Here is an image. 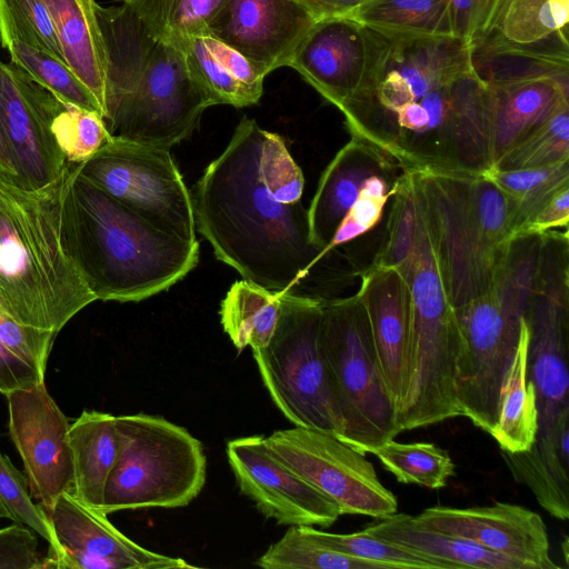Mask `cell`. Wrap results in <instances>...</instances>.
Wrapping results in <instances>:
<instances>
[{
  "instance_id": "obj_19",
  "label": "cell",
  "mask_w": 569,
  "mask_h": 569,
  "mask_svg": "<svg viewBox=\"0 0 569 569\" xmlns=\"http://www.w3.org/2000/svg\"><path fill=\"white\" fill-rule=\"evenodd\" d=\"M415 518L425 527L456 536L520 562L526 569H559L549 553L547 527L521 506L430 507Z\"/></svg>"
},
{
  "instance_id": "obj_2",
  "label": "cell",
  "mask_w": 569,
  "mask_h": 569,
  "mask_svg": "<svg viewBox=\"0 0 569 569\" xmlns=\"http://www.w3.org/2000/svg\"><path fill=\"white\" fill-rule=\"evenodd\" d=\"M72 164L43 188L0 169V305L17 321L56 335L97 300L64 228L62 200Z\"/></svg>"
},
{
  "instance_id": "obj_10",
  "label": "cell",
  "mask_w": 569,
  "mask_h": 569,
  "mask_svg": "<svg viewBox=\"0 0 569 569\" xmlns=\"http://www.w3.org/2000/svg\"><path fill=\"white\" fill-rule=\"evenodd\" d=\"M211 106L179 43L159 40L130 87L108 107L103 121L112 138L170 149L193 132Z\"/></svg>"
},
{
  "instance_id": "obj_35",
  "label": "cell",
  "mask_w": 569,
  "mask_h": 569,
  "mask_svg": "<svg viewBox=\"0 0 569 569\" xmlns=\"http://www.w3.org/2000/svg\"><path fill=\"white\" fill-rule=\"evenodd\" d=\"M371 453L401 483L440 489L455 475V463L448 452L433 443H401L392 439Z\"/></svg>"
},
{
  "instance_id": "obj_23",
  "label": "cell",
  "mask_w": 569,
  "mask_h": 569,
  "mask_svg": "<svg viewBox=\"0 0 569 569\" xmlns=\"http://www.w3.org/2000/svg\"><path fill=\"white\" fill-rule=\"evenodd\" d=\"M64 62L98 101L106 113L107 52L94 0H42Z\"/></svg>"
},
{
  "instance_id": "obj_41",
  "label": "cell",
  "mask_w": 569,
  "mask_h": 569,
  "mask_svg": "<svg viewBox=\"0 0 569 569\" xmlns=\"http://www.w3.org/2000/svg\"><path fill=\"white\" fill-rule=\"evenodd\" d=\"M306 531L323 545L342 553L380 563L386 569H439L429 559L403 547L368 533L365 529L355 533H330L303 526Z\"/></svg>"
},
{
  "instance_id": "obj_44",
  "label": "cell",
  "mask_w": 569,
  "mask_h": 569,
  "mask_svg": "<svg viewBox=\"0 0 569 569\" xmlns=\"http://www.w3.org/2000/svg\"><path fill=\"white\" fill-rule=\"evenodd\" d=\"M455 38L473 47L496 32L509 0H449Z\"/></svg>"
},
{
  "instance_id": "obj_47",
  "label": "cell",
  "mask_w": 569,
  "mask_h": 569,
  "mask_svg": "<svg viewBox=\"0 0 569 569\" xmlns=\"http://www.w3.org/2000/svg\"><path fill=\"white\" fill-rule=\"evenodd\" d=\"M203 38L214 57L258 102L263 92L266 77L236 49L210 36H203Z\"/></svg>"
},
{
  "instance_id": "obj_33",
  "label": "cell",
  "mask_w": 569,
  "mask_h": 569,
  "mask_svg": "<svg viewBox=\"0 0 569 569\" xmlns=\"http://www.w3.org/2000/svg\"><path fill=\"white\" fill-rule=\"evenodd\" d=\"M569 161V100L511 146L491 169L516 170Z\"/></svg>"
},
{
  "instance_id": "obj_7",
  "label": "cell",
  "mask_w": 569,
  "mask_h": 569,
  "mask_svg": "<svg viewBox=\"0 0 569 569\" xmlns=\"http://www.w3.org/2000/svg\"><path fill=\"white\" fill-rule=\"evenodd\" d=\"M118 455L100 511L189 505L206 482L202 443L187 429L146 413L116 416Z\"/></svg>"
},
{
  "instance_id": "obj_32",
  "label": "cell",
  "mask_w": 569,
  "mask_h": 569,
  "mask_svg": "<svg viewBox=\"0 0 569 569\" xmlns=\"http://www.w3.org/2000/svg\"><path fill=\"white\" fill-rule=\"evenodd\" d=\"M254 565L263 569H386L380 563L323 545L309 535L303 526H290Z\"/></svg>"
},
{
  "instance_id": "obj_48",
  "label": "cell",
  "mask_w": 569,
  "mask_h": 569,
  "mask_svg": "<svg viewBox=\"0 0 569 569\" xmlns=\"http://www.w3.org/2000/svg\"><path fill=\"white\" fill-rule=\"evenodd\" d=\"M224 1L226 0H178L169 39L206 36L208 22Z\"/></svg>"
},
{
  "instance_id": "obj_11",
  "label": "cell",
  "mask_w": 569,
  "mask_h": 569,
  "mask_svg": "<svg viewBox=\"0 0 569 569\" xmlns=\"http://www.w3.org/2000/svg\"><path fill=\"white\" fill-rule=\"evenodd\" d=\"M76 170L160 230L197 241L191 192L170 149L112 138Z\"/></svg>"
},
{
  "instance_id": "obj_22",
  "label": "cell",
  "mask_w": 569,
  "mask_h": 569,
  "mask_svg": "<svg viewBox=\"0 0 569 569\" xmlns=\"http://www.w3.org/2000/svg\"><path fill=\"white\" fill-rule=\"evenodd\" d=\"M485 82V81H483ZM486 83L492 161L569 100V76Z\"/></svg>"
},
{
  "instance_id": "obj_5",
  "label": "cell",
  "mask_w": 569,
  "mask_h": 569,
  "mask_svg": "<svg viewBox=\"0 0 569 569\" xmlns=\"http://www.w3.org/2000/svg\"><path fill=\"white\" fill-rule=\"evenodd\" d=\"M542 236L512 240L493 287L455 307L461 336L456 391L461 416L490 433L501 387L513 360L521 318L527 316L539 263Z\"/></svg>"
},
{
  "instance_id": "obj_24",
  "label": "cell",
  "mask_w": 569,
  "mask_h": 569,
  "mask_svg": "<svg viewBox=\"0 0 569 569\" xmlns=\"http://www.w3.org/2000/svg\"><path fill=\"white\" fill-rule=\"evenodd\" d=\"M568 28L529 44L503 39L497 32L472 47V68L487 83L539 77L569 76Z\"/></svg>"
},
{
  "instance_id": "obj_8",
  "label": "cell",
  "mask_w": 569,
  "mask_h": 569,
  "mask_svg": "<svg viewBox=\"0 0 569 569\" xmlns=\"http://www.w3.org/2000/svg\"><path fill=\"white\" fill-rule=\"evenodd\" d=\"M319 342L342 421L339 439L362 453H371L400 430L358 293L323 300Z\"/></svg>"
},
{
  "instance_id": "obj_50",
  "label": "cell",
  "mask_w": 569,
  "mask_h": 569,
  "mask_svg": "<svg viewBox=\"0 0 569 569\" xmlns=\"http://www.w3.org/2000/svg\"><path fill=\"white\" fill-rule=\"evenodd\" d=\"M44 381V375L16 356L0 341V393L26 389Z\"/></svg>"
},
{
  "instance_id": "obj_26",
  "label": "cell",
  "mask_w": 569,
  "mask_h": 569,
  "mask_svg": "<svg viewBox=\"0 0 569 569\" xmlns=\"http://www.w3.org/2000/svg\"><path fill=\"white\" fill-rule=\"evenodd\" d=\"M69 439L73 460L72 495L100 510L118 455L116 416L83 410L70 425Z\"/></svg>"
},
{
  "instance_id": "obj_30",
  "label": "cell",
  "mask_w": 569,
  "mask_h": 569,
  "mask_svg": "<svg viewBox=\"0 0 569 569\" xmlns=\"http://www.w3.org/2000/svg\"><path fill=\"white\" fill-rule=\"evenodd\" d=\"M247 280L234 282L220 306V320L238 352L268 345L279 316L280 296Z\"/></svg>"
},
{
  "instance_id": "obj_43",
  "label": "cell",
  "mask_w": 569,
  "mask_h": 569,
  "mask_svg": "<svg viewBox=\"0 0 569 569\" xmlns=\"http://www.w3.org/2000/svg\"><path fill=\"white\" fill-rule=\"evenodd\" d=\"M395 173L396 171L376 173L365 180L357 200L327 246V253H332L339 246L368 232L380 221L385 204L392 193L393 183L402 172Z\"/></svg>"
},
{
  "instance_id": "obj_34",
  "label": "cell",
  "mask_w": 569,
  "mask_h": 569,
  "mask_svg": "<svg viewBox=\"0 0 569 569\" xmlns=\"http://www.w3.org/2000/svg\"><path fill=\"white\" fill-rule=\"evenodd\" d=\"M2 47L10 53L14 66L57 98L87 110L97 111L102 117L93 94L64 61L18 39L2 43Z\"/></svg>"
},
{
  "instance_id": "obj_51",
  "label": "cell",
  "mask_w": 569,
  "mask_h": 569,
  "mask_svg": "<svg viewBox=\"0 0 569 569\" xmlns=\"http://www.w3.org/2000/svg\"><path fill=\"white\" fill-rule=\"evenodd\" d=\"M316 20L345 18L372 0H295Z\"/></svg>"
},
{
  "instance_id": "obj_27",
  "label": "cell",
  "mask_w": 569,
  "mask_h": 569,
  "mask_svg": "<svg viewBox=\"0 0 569 569\" xmlns=\"http://www.w3.org/2000/svg\"><path fill=\"white\" fill-rule=\"evenodd\" d=\"M389 40L386 70H397L407 80L413 101L473 72L472 47L457 38Z\"/></svg>"
},
{
  "instance_id": "obj_20",
  "label": "cell",
  "mask_w": 569,
  "mask_h": 569,
  "mask_svg": "<svg viewBox=\"0 0 569 569\" xmlns=\"http://www.w3.org/2000/svg\"><path fill=\"white\" fill-rule=\"evenodd\" d=\"M385 383L398 410L409 382L410 295L395 268L369 267L359 291Z\"/></svg>"
},
{
  "instance_id": "obj_31",
  "label": "cell",
  "mask_w": 569,
  "mask_h": 569,
  "mask_svg": "<svg viewBox=\"0 0 569 569\" xmlns=\"http://www.w3.org/2000/svg\"><path fill=\"white\" fill-rule=\"evenodd\" d=\"M483 176L508 199L512 241L558 190L569 186V161L516 170L490 169Z\"/></svg>"
},
{
  "instance_id": "obj_39",
  "label": "cell",
  "mask_w": 569,
  "mask_h": 569,
  "mask_svg": "<svg viewBox=\"0 0 569 569\" xmlns=\"http://www.w3.org/2000/svg\"><path fill=\"white\" fill-rule=\"evenodd\" d=\"M172 40H176L181 47L191 74L210 97L213 104L242 108L257 103L214 57L207 47L203 36Z\"/></svg>"
},
{
  "instance_id": "obj_29",
  "label": "cell",
  "mask_w": 569,
  "mask_h": 569,
  "mask_svg": "<svg viewBox=\"0 0 569 569\" xmlns=\"http://www.w3.org/2000/svg\"><path fill=\"white\" fill-rule=\"evenodd\" d=\"M345 18L393 40L455 38L449 0H372Z\"/></svg>"
},
{
  "instance_id": "obj_42",
  "label": "cell",
  "mask_w": 569,
  "mask_h": 569,
  "mask_svg": "<svg viewBox=\"0 0 569 569\" xmlns=\"http://www.w3.org/2000/svg\"><path fill=\"white\" fill-rule=\"evenodd\" d=\"M12 39L64 61L50 14L42 0H0L1 44Z\"/></svg>"
},
{
  "instance_id": "obj_15",
  "label": "cell",
  "mask_w": 569,
  "mask_h": 569,
  "mask_svg": "<svg viewBox=\"0 0 569 569\" xmlns=\"http://www.w3.org/2000/svg\"><path fill=\"white\" fill-rule=\"evenodd\" d=\"M64 101L12 62L0 61V116L18 176L33 188L57 182L70 167L51 126Z\"/></svg>"
},
{
  "instance_id": "obj_21",
  "label": "cell",
  "mask_w": 569,
  "mask_h": 569,
  "mask_svg": "<svg viewBox=\"0 0 569 569\" xmlns=\"http://www.w3.org/2000/svg\"><path fill=\"white\" fill-rule=\"evenodd\" d=\"M397 170L400 169L387 158L352 137L338 151L319 180L308 209L311 243L325 256H331L326 248L357 200L365 180L376 173Z\"/></svg>"
},
{
  "instance_id": "obj_4",
  "label": "cell",
  "mask_w": 569,
  "mask_h": 569,
  "mask_svg": "<svg viewBox=\"0 0 569 569\" xmlns=\"http://www.w3.org/2000/svg\"><path fill=\"white\" fill-rule=\"evenodd\" d=\"M407 172L412 174L453 308L488 292L511 242L503 192L483 174Z\"/></svg>"
},
{
  "instance_id": "obj_28",
  "label": "cell",
  "mask_w": 569,
  "mask_h": 569,
  "mask_svg": "<svg viewBox=\"0 0 569 569\" xmlns=\"http://www.w3.org/2000/svg\"><path fill=\"white\" fill-rule=\"evenodd\" d=\"M529 341L530 329L525 316L520 321L518 347L501 387L497 421L490 432L500 449L510 453L529 450L538 429L536 392L527 377Z\"/></svg>"
},
{
  "instance_id": "obj_12",
  "label": "cell",
  "mask_w": 569,
  "mask_h": 569,
  "mask_svg": "<svg viewBox=\"0 0 569 569\" xmlns=\"http://www.w3.org/2000/svg\"><path fill=\"white\" fill-rule=\"evenodd\" d=\"M273 456L326 497L342 515L377 519L397 512L396 496L379 480L362 452L312 428L276 430L266 437Z\"/></svg>"
},
{
  "instance_id": "obj_3",
  "label": "cell",
  "mask_w": 569,
  "mask_h": 569,
  "mask_svg": "<svg viewBox=\"0 0 569 569\" xmlns=\"http://www.w3.org/2000/svg\"><path fill=\"white\" fill-rule=\"evenodd\" d=\"M71 253L97 300L141 301L182 280L200 247L154 227L71 166L62 200Z\"/></svg>"
},
{
  "instance_id": "obj_6",
  "label": "cell",
  "mask_w": 569,
  "mask_h": 569,
  "mask_svg": "<svg viewBox=\"0 0 569 569\" xmlns=\"http://www.w3.org/2000/svg\"><path fill=\"white\" fill-rule=\"evenodd\" d=\"M415 193V247L407 262L397 269L410 295L409 382L397 410L400 432L461 416L456 391L461 336L416 187Z\"/></svg>"
},
{
  "instance_id": "obj_18",
  "label": "cell",
  "mask_w": 569,
  "mask_h": 569,
  "mask_svg": "<svg viewBox=\"0 0 569 569\" xmlns=\"http://www.w3.org/2000/svg\"><path fill=\"white\" fill-rule=\"evenodd\" d=\"M63 549L60 569H184L194 566L148 550L119 531L102 511L63 492L46 510Z\"/></svg>"
},
{
  "instance_id": "obj_13",
  "label": "cell",
  "mask_w": 569,
  "mask_h": 569,
  "mask_svg": "<svg viewBox=\"0 0 569 569\" xmlns=\"http://www.w3.org/2000/svg\"><path fill=\"white\" fill-rule=\"evenodd\" d=\"M390 40L349 18L315 22L289 67L339 110L361 89L379 81Z\"/></svg>"
},
{
  "instance_id": "obj_36",
  "label": "cell",
  "mask_w": 569,
  "mask_h": 569,
  "mask_svg": "<svg viewBox=\"0 0 569 569\" xmlns=\"http://www.w3.org/2000/svg\"><path fill=\"white\" fill-rule=\"evenodd\" d=\"M0 518L23 525L49 543V556L42 568H57L63 549L59 545L49 518L40 503H36L26 475L0 450Z\"/></svg>"
},
{
  "instance_id": "obj_37",
  "label": "cell",
  "mask_w": 569,
  "mask_h": 569,
  "mask_svg": "<svg viewBox=\"0 0 569 569\" xmlns=\"http://www.w3.org/2000/svg\"><path fill=\"white\" fill-rule=\"evenodd\" d=\"M569 0H509L496 32L519 44L541 41L568 28Z\"/></svg>"
},
{
  "instance_id": "obj_1",
  "label": "cell",
  "mask_w": 569,
  "mask_h": 569,
  "mask_svg": "<svg viewBox=\"0 0 569 569\" xmlns=\"http://www.w3.org/2000/svg\"><path fill=\"white\" fill-rule=\"evenodd\" d=\"M303 188L283 138L243 117L192 189L196 229L243 280L320 298L318 269L330 256L310 241Z\"/></svg>"
},
{
  "instance_id": "obj_40",
  "label": "cell",
  "mask_w": 569,
  "mask_h": 569,
  "mask_svg": "<svg viewBox=\"0 0 569 569\" xmlns=\"http://www.w3.org/2000/svg\"><path fill=\"white\" fill-rule=\"evenodd\" d=\"M51 130L68 162L74 164L86 161L112 139L99 112L68 102L56 114Z\"/></svg>"
},
{
  "instance_id": "obj_38",
  "label": "cell",
  "mask_w": 569,
  "mask_h": 569,
  "mask_svg": "<svg viewBox=\"0 0 569 569\" xmlns=\"http://www.w3.org/2000/svg\"><path fill=\"white\" fill-rule=\"evenodd\" d=\"M393 202L387 222L386 237L370 267L401 268L415 247L418 211L410 172H402L393 183Z\"/></svg>"
},
{
  "instance_id": "obj_9",
  "label": "cell",
  "mask_w": 569,
  "mask_h": 569,
  "mask_svg": "<svg viewBox=\"0 0 569 569\" xmlns=\"http://www.w3.org/2000/svg\"><path fill=\"white\" fill-rule=\"evenodd\" d=\"M323 300L282 292L274 331L252 355L269 396L295 427L340 438L342 421L319 342Z\"/></svg>"
},
{
  "instance_id": "obj_17",
  "label": "cell",
  "mask_w": 569,
  "mask_h": 569,
  "mask_svg": "<svg viewBox=\"0 0 569 569\" xmlns=\"http://www.w3.org/2000/svg\"><path fill=\"white\" fill-rule=\"evenodd\" d=\"M315 22L295 0H226L206 36L239 51L266 77L289 67Z\"/></svg>"
},
{
  "instance_id": "obj_14",
  "label": "cell",
  "mask_w": 569,
  "mask_h": 569,
  "mask_svg": "<svg viewBox=\"0 0 569 569\" xmlns=\"http://www.w3.org/2000/svg\"><path fill=\"white\" fill-rule=\"evenodd\" d=\"M6 397L11 440L22 459L32 498L46 511L60 495L72 493L70 423L44 381Z\"/></svg>"
},
{
  "instance_id": "obj_52",
  "label": "cell",
  "mask_w": 569,
  "mask_h": 569,
  "mask_svg": "<svg viewBox=\"0 0 569 569\" xmlns=\"http://www.w3.org/2000/svg\"><path fill=\"white\" fill-rule=\"evenodd\" d=\"M0 169L17 173L16 164L13 161V157L7 140V136L3 129L1 116H0Z\"/></svg>"
},
{
  "instance_id": "obj_46",
  "label": "cell",
  "mask_w": 569,
  "mask_h": 569,
  "mask_svg": "<svg viewBox=\"0 0 569 569\" xmlns=\"http://www.w3.org/2000/svg\"><path fill=\"white\" fill-rule=\"evenodd\" d=\"M36 532L14 523L0 529V569L42 568Z\"/></svg>"
},
{
  "instance_id": "obj_16",
  "label": "cell",
  "mask_w": 569,
  "mask_h": 569,
  "mask_svg": "<svg viewBox=\"0 0 569 569\" xmlns=\"http://www.w3.org/2000/svg\"><path fill=\"white\" fill-rule=\"evenodd\" d=\"M227 457L240 491L266 518L289 527L328 528L341 516L331 499L273 456L266 437L228 441Z\"/></svg>"
},
{
  "instance_id": "obj_49",
  "label": "cell",
  "mask_w": 569,
  "mask_h": 569,
  "mask_svg": "<svg viewBox=\"0 0 569 569\" xmlns=\"http://www.w3.org/2000/svg\"><path fill=\"white\" fill-rule=\"evenodd\" d=\"M569 186L558 190L525 224L518 237L543 234L553 229H568Z\"/></svg>"
},
{
  "instance_id": "obj_25",
  "label": "cell",
  "mask_w": 569,
  "mask_h": 569,
  "mask_svg": "<svg viewBox=\"0 0 569 569\" xmlns=\"http://www.w3.org/2000/svg\"><path fill=\"white\" fill-rule=\"evenodd\" d=\"M365 530L429 559L439 569H526L520 562L472 541L429 529L406 513L381 518Z\"/></svg>"
},
{
  "instance_id": "obj_45",
  "label": "cell",
  "mask_w": 569,
  "mask_h": 569,
  "mask_svg": "<svg viewBox=\"0 0 569 569\" xmlns=\"http://www.w3.org/2000/svg\"><path fill=\"white\" fill-rule=\"evenodd\" d=\"M56 336L17 321L0 305V341L42 375Z\"/></svg>"
}]
</instances>
